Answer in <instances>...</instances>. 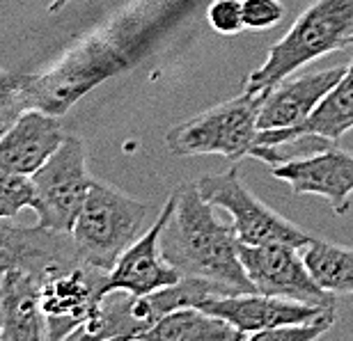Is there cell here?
Wrapping results in <instances>:
<instances>
[{"mask_svg": "<svg viewBox=\"0 0 353 341\" xmlns=\"http://www.w3.org/2000/svg\"><path fill=\"white\" fill-rule=\"evenodd\" d=\"M172 211L161 231V252L181 277L218 284L230 296L250 293V284L239 259L234 229L223 225L200 195L195 183H183L172 193Z\"/></svg>", "mask_w": 353, "mask_h": 341, "instance_id": "1", "label": "cell"}, {"mask_svg": "<svg viewBox=\"0 0 353 341\" xmlns=\"http://www.w3.org/2000/svg\"><path fill=\"white\" fill-rule=\"evenodd\" d=\"M157 216L159 211L154 206L133 200L110 183L92 181L88 200L72 229L79 257L110 273L122 252L150 229Z\"/></svg>", "mask_w": 353, "mask_h": 341, "instance_id": "2", "label": "cell"}, {"mask_svg": "<svg viewBox=\"0 0 353 341\" xmlns=\"http://www.w3.org/2000/svg\"><path fill=\"white\" fill-rule=\"evenodd\" d=\"M353 37V0H316L299 17L289 32L268 51L264 65L245 78L243 92H264L282 78L347 48Z\"/></svg>", "mask_w": 353, "mask_h": 341, "instance_id": "3", "label": "cell"}, {"mask_svg": "<svg viewBox=\"0 0 353 341\" xmlns=\"http://www.w3.org/2000/svg\"><path fill=\"white\" fill-rule=\"evenodd\" d=\"M264 92H241L236 99L218 103L186 122L172 126L165 145L174 156H250L257 140V117L264 103Z\"/></svg>", "mask_w": 353, "mask_h": 341, "instance_id": "4", "label": "cell"}, {"mask_svg": "<svg viewBox=\"0 0 353 341\" xmlns=\"http://www.w3.org/2000/svg\"><path fill=\"white\" fill-rule=\"evenodd\" d=\"M200 195L209 204L221 206L232 216V229L239 243L245 245H292L305 247L312 236L294 225L292 220L282 218L271 206H266L257 195H252L241 179V169L232 165L225 172L204 174L195 181Z\"/></svg>", "mask_w": 353, "mask_h": 341, "instance_id": "5", "label": "cell"}, {"mask_svg": "<svg viewBox=\"0 0 353 341\" xmlns=\"http://www.w3.org/2000/svg\"><path fill=\"white\" fill-rule=\"evenodd\" d=\"M30 179L37 197L34 204L37 227L72 234L94 181L88 172V154L83 140L79 136H67Z\"/></svg>", "mask_w": 353, "mask_h": 341, "instance_id": "6", "label": "cell"}, {"mask_svg": "<svg viewBox=\"0 0 353 341\" xmlns=\"http://www.w3.org/2000/svg\"><path fill=\"white\" fill-rule=\"evenodd\" d=\"M239 259L255 291L266 296L289 298L316 307L335 304V296L323 291L310 275L299 247L292 245H245L239 243Z\"/></svg>", "mask_w": 353, "mask_h": 341, "instance_id": "7", "label": "cell"}, {"mask_svg": "<svg viewBox=\"0 0 353 341\" xmlns=\"http://www.w3.org/2000/svg\"><path fill=\"white\" fill-rule=\"evenodd\" d=\"M108 273L85 261L53 273L41 282V311L46 339L58 341L81 328L105 293Z\"/></svg>", "mask_w": 353, "mask_h": 341, "instance_id": "8", "label": "cell"}, {"mask_svg": "<svg viewBox=\"0 0 353 341\" xmlns=\"http://www.w3.org/2000/svg\"><path fill=\"white\" fill-rule=\"evenodd\" d=\"M72 234H60L44 227H17L0 218V275L28 271L41 282L53 273L81 264Z\"/></svg>", "mask_w": 353, "mask_h": 341, "instance_id": "9", "label": "cell"}, {"mask_svg": "<svg viewBox=\"0 0 353 341\" xmlns=\"http://www.w3.org/2000/svg\"><path fill=\"white\" fill-rule=\"evenodd\" d=\"M273 179L292 186L294 195H316L330 202L337 216L349 211L353 195V154L337 145L303 158L278 163L271 167Z\"/></svg>", "mask_w": 353, "mask_h": 341, "instance_id": "10", "label": "cell"}, {"mask_svg": "<svg viewBox=\"0 0 353 341\" xmlns=\"http://www.w3.org/2000/svg\"><path fill=\"white\" fill-rule=\"evenodd\" d=\"M172 195L168 197L163 209H159V216L154 225L140 236L136 243L129 245L117 259L108 273V282H105V293L108 291H126L131 296H147L154 291L170 287V284L179 282L181 275L168 264V259L161 252V231L168 216L172 211Z\"/></svg>", "mask_w": 353, "mask_h": 341, "instance_id": "11", "label": "cell"}, {"mask_svg": "<svg viewBox=\"0 0 353 341\" xmlns=\"http://www.w3.org/2000/svg\"><path fill=\"white\" fill-rule=\"evenodd\" d=\"M122 69L119 60L103 62L94 48L74 53L65 65L46 76H26L23 92L30 101V108H39L51 115H60L76 99L92 90L101 78H108Z\"/></svg>", "mask_w": 353, "mask_h": 341, "instance_id": "12", "label": "cell"}, {"mask_svg": "<svg viewBox=\"0 0 353 341\" xmlns=\"http://www.w3.org/2000/svg\"><path fill=\"white\" fill-rule=\"evenodd\" d=\"M347 67H328L305 71L299 76H287L266 90L264 103L259 108V131H289L301 126L312 115L323 96L344 76Z\"/></svg>", "mask_w": 353, "mask_h": 341, "instance_id": "13", "label": "cell"}, {"mask_svg": "<svg viewBox=\"0 0 353 341\" xmlns=\"http://www.w3.org/2000/svg\"><path fill=\"white\" fill-rule=\"evenodd\" d=\"M330 307H333V304H330ZM200 309L221 316L232 328L241 332L245 339L248 337L252 339V337H257L259 332L314 318L326 307H316V304H305L299 300H289V298L266 296V293H259V291H250V293L211 298Z\"/></svg>", "mask_w": 353, "mask_h": 341, "instance_id": "14", "label": "cell"}, {"mask_svg": "<svg viewBox=\"0 0 353 341\" xmlns=\"http://www.w3.org/2000/svg\"><path fill=\"white\" fill-rule=\"evenodd\" d=\"M67 138L58 115L28 108L0 138V167L32 176Z\"/></svg>", "mask_w": 353, "mask_h": 341, "instance_id": "15", "label": "cell"}, {"mask_svg": "<svg viewBox=\"0 0 353 341\" xmlns=\"http://www.w3.org/2000/svg\"><path fill=\"white\" fill-rule=\"evenodd\" d=\"M0 339L44 341L46 321L41 311V280L28 271L0 275Z\"/></svg>", "mask_w": 353, "mask_h": 341, "instance_id": "16", "label": "cell"}, {"mask_svg": "<svg viewBox=\"0 0 353 341\" xmlns=\"http://www.w3.org/2000/svg\"><path fill=\"white\" fill-rule=\"evenodd\" d=\"M347 48H353L347 46ZM353 129V51L344 76L333 85V90L321 99L305 122L289 131H257L255 147H271L289 142L299 136H316L330 142H340Z\"/></svg>", "mask_w": 353, "mask_h": 341, "instance_id": "17", "label": "cell"}, {"mask_svg": "<svg viewBox=\"0 0 353 341\" xmlns=\"http://www.w3.org/2000/svg\"><path fill=\"white\" fill-rule=\"evenodd\" d=\"M140 339L147 341H239L245 339L221 316L200 307H181L161 316Z\"/></svg>", "mask_w": 353, "mask_h": 341, "instance_id": "18", "label": "cell"}, {"mask_svg": "<svg viewBox=\"0 0 353 341\" xmlns=\"http://www.w3.org/2000/svg\"><path fill=\"white\" fill-rule=\"evenodd\" d=\"M310 275L328 293H353V247L312 238L301 247Z\"/></svg>", "mask_w": 353, "mask_h": 341, "instance_id": "19", "label": "cell"}, {"mask_svg": "<svg viewBox=\"0 0 353 341\" xmlns=\"http://www.w3.org/2000/svg\"><path fill=\"white\" fill-rule=\"evenodd\" d=\"M37 204L32 179L26 174L10 172L0 167V218H14L23 209H32Z\"/></svg>", "mask_w": 353, "mask_h": 341, "instance_id": "20", "label": "cell"}, {"mask_svg": "<svg viewBox=\"0 0 353 341\" xmlns=\"http://www.w3.org/2000/svg\"><path fill=\"white\" fill-rule=\"evenodd\" d=\"M335 318L337 314L333 304V307L321 309L314 318H307V321L289 323V325H280V328L259 332L257 337H252V341H312L333 328Z\"/></svg>", "mask_w": 353, "mask_h": 341, "instance_id": "21", "label": "cell"}, {"mask_svg": "<svg viewBox=\"0 0 353 341\" xmlns=\"http://www.w3.org/2000/svg\"><path fill=\"white\" fill-rule=\"evenodd\" d=\"M241 10L243 28L250 30H268L285 17V7L280 0H241Z\"/></svg>", "mask_w": 353, "mask_h": 341, "instance_id": "22", "label": "cell"}, {"mask_svg": "<svg viewBox=\"0 0 353 341\" xmlns=\"http://www.w3.org/2000/svg\"><path fill=\"white\" fill-rule=\"evenodd\" d=\"M209 25L221 34H236L243 30L241 0H214L209 5Z\"/></svg>", "mask_w": 353, "mask_h": 341, "instance_id": "23", "label": "cell"}, {"mask_svg": "<svg viewBox=\"0 0 353 341\" xmlns=\"http://www.w3.org/2000/svg\"><path fill=\"white\" fill-rule=\"evenodd\" d=\"M28 108H30V101H28L23 87L0 90V138L10 131V126L17 122Z\"/></svg>", "mask_w": 353, "mask_h": 341, "instance_id": "24", "label": "cell"}, {"mask_svg": "<svg viewBox=\"0 0 353 341\" xmlns=\"http://www.w3.org/2000/svg\"><path fill=\"white\" fill-rule=\"evenodd\" d=\"M23 78L21 74H10V71L0 69V90H14V87H21L23 85Z\"/></svg>", "mask_w": 353, "mask_h": 341, "instance_id": "25", "label": "cell"}, {"mask_svg": "<svg viewBox=\"0 0 353 341\" xmlns=\"http://www.w3.org/2000/svg\"><path fill=\"white\" fill-rule=\"evenodd\" d=\"M351 44H353V37H351V41H349V46H351Z\"/></svg>", "mask_w": 353, "mask_h": 341, "instance_id": "26", "label": "cell"}]
</instances>
